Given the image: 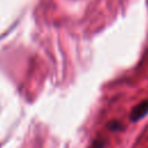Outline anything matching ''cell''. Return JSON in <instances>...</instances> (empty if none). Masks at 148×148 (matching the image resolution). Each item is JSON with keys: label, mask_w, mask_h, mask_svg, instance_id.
<instances>
[{"label": "cell", "mask_w": 148, "mask_h": 148, "mask_svg": "<svg viewBox=\"0 0 148 148\" xmlns=\"http://www.w3.org/2000/svg\"><path fill=\"white\" fill-rule=\"evenodd\" d=\"M148 114V98L141 101L136 105H134L130 112V120L132 123H136L145 118Z\"/></svg>", "instance_id": "1"}, {"label": "cell", "mask_w": 148, "mask_h": 148, "mask_svg": "<svg viewBox=\"0 0 148 148\" xmlns=\"http://www.w3.org/2000/svg\"><path fill=\"white\" fill-rule=\"evenodd\" d=\"M106 127L111 132H121V131H124V125L120 121H118V120H111V121H109L106 124Z\"/></svg>", "instance_id": "2"}, {"label": "cell", "mask_w": 148, "mask_h": 148, "mask_svg": "<svg viewBox=\"0 0 148 148\" xmlns=\"http://www.w3.org/2000/svg\"><path fill=\"white\" fill-rule=\"evenodd\" d=\"M104 147H105V140H104L103 138L96 139V140L91 143V146H90V148H104Z\"/></svg>", "instance_id": "3"}]
</instances>
